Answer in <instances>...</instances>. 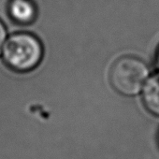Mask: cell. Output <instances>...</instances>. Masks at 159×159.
<instances>
[{
    "mask_svg": "<svg viewBox=\"0 0 159 159\" xmlns=\"http://www.w3.org/2000/svg\"><path fill=\"white\" fill-rule=\"evenodd\" d=\"M148 77V67L143 61L133 56L118 59L111 69L112 87L122 95L135 96L142 89Z\"/></svg>",
    "mask_w": 159,
    "mask_h": 159,
    "instance_id": "7a4b0ae2",
    "label": "cell"
},
{
    "mask_svg": "<svg viewBox=\"0 0 159 159\" xmlns=\"http://www.w3.org/2000/svg\"><path fill=\"white\" fill-rule=\"evenodd\" d=\"M11 18L20 25H29L37 17V9L30 0H11L9 4Z\"/></svg>",
    "mask_w": 159,
    "mask_h": 159,
    "instance_id": "3957f363",
    "label": "cell"
},
{
    "mask_svg": "<svg viewBox=\"0 0 159 159\" xmlns=\"http://www.w3.org/2000/svg\"><path fill=\"white\" fill-rule=\"evenodd\" d=\"M158 60H159V56H158Z\"/></svg>",
    "mask_w": 159,
    "mask_h": 159,
    "instance_id": "8992f818",
    "label": "cell"
},
{
    "mask_svg": "<svg viewBox=\"0 0 159 159\" xmlns=\"http://www.w3.org/2000/svg\"><path fill=\"white\" fill-rule=\"evenodd\" d=\"M43 49L40 41L28 33H18L6 42L3 57L11 69L26 72L34 69L40 62Z\"/></svg>",
    "mask_w": 159,
    "mask_h": 159,
    "instance_id": "6da1fadb",
    "label": "cell"
},
{
    "mask_svg": "<svg viewBox=\"0 0 159 159\" xmlns=\"http://www.w3.org/2000/svg\"><path fill=\"white\" fill-rule=\"evenodd\" d=\"M6 37H7V31L6 28L3 25V23L0 21V52H1L2 47L5 43L6 40Z\"/></svg>",
    "mask_w": 159,
    "mask_h": 159,
    "instance_id": "5b68a950",
    "label": "cell"
},
{
    "mask_svg": "<svg viewBox=\"0 0 159 159\" xmlns=\"http://www.w3.org/2000/svg\"><path fill=\"white\" fill-rule=\"evenodd\" d=\"M143 102L149 111L159 116V73L147 82L143 90Z\"/></svg>",
    "mask_w": 159,
    "mask_h": 159,
    "instance_id": "277c9868",
    "label": "cell"
}]
</instances>
